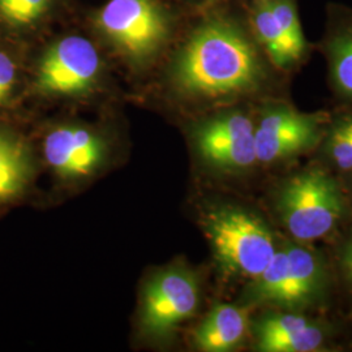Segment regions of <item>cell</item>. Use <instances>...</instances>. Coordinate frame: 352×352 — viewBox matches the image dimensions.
Here are the masks:
<instances>
[{"instance_id": "4fadbf2b", "label": "cell", "mask_w": 352, "mask_h": 352, "mask_svg": "<svg viewBox=\"0 0 352 352\" xmlns=\"http://www.w3.org/2000/svg\"><path fill=\"white\" fill-rule=\"evenodd\" d=\"M248 327L247 311L231 305L219 304L200 324L195 333L196 346L206 352H225L238 346Z\"/></svg>"}, {"instance_id": "3957f363", "label": "cell", "mask_w": 352, "mask_h": 352, "mask_svg": "<svg viewBox=\"0 0 352 352\" xmlns=\"http://www.w3.org/2000/svg\"><path fill=\"white\" fill-rule=\"evenodd\" d=\"M282 222L296 240L320 239L334 230L344 210L336 180L322 170L291 177L278 196Z\"/></svg>"}, {"instance_id": "d6986e66", "label": "cell", "mask_w": 352, "mask_h": 352, "mask_svg": "<svg viewBox=\"0 0 352 352\" xmlns=\"http://www.w3.org/2000/svg\"><path fill=\"white\" fill-rule=\"evenodd\" d=\"M325 334L314 324L291 331L274 340L258 343L257 347L264 352H309L315 351L324 343Z\"/></svg>"}, {"instance_id": "ac0fdd59", "label": "cell", "mask_w": 352, "mask_h": 352, "mask_svg": "<svg viewBox=\"0 0 352 352\" xmlns=\"http://www.w3.org/2000/svg\"><path fill=\"white\" fill-rule=\"evenodd\" d=\"M289 276V257L286 248L276 252L261 274L253 279L251 296L257 302L279 304Z\"/></svg>"}, {"instance_id": "9c48e42d", "label": "cell", "mask_w": 352, "mask_h": 352, "mask_svg": "<svg viewBox=\"0 0 352 352\" xmlns=\"http://www.w3.org/2000/svg\"><path fill=\"white\" fill-rule=\"evenodd\" d=\"M104 144L100 136L84 126H58L42 141L43 160L51 170L65 179L91 175L104 158Z\"/></svg>"}, {"instance_id": "8fae6325", "label": "cell", "mask_w": 352, "mask_h": 352, "mask_svg": "<svg viewBox=\"0 0 352 352\" xmlns=\"http://www.w3.org/2000/svg\"><path fill=\"white\" fill-rule=\"evenodd\" d=\"M34 160L25 136L0 120V212L20 201L30 188Z\"/></svg>"}, {"instance_id": "ba28073f", "label": "cell", "mask_w": 352, "mask_h": 352, "mask_svg": "<svg viewBox=\"0 0 352 352\" xmlns=\"http://www.w3.org/2000/svg\"><path fill=\"white\" fill-rule=\"evenodd\" d=\"M199 298V283L192 273L177 267L164 270L144 292L142 327L151 336L170 334L196 312Z\"/></svg>"}, {"instance_id": "277c9868", "label": "cell", "mask_w": 352, "mask_h": 352, "mask_svg": "<svg viewBox=\"0 0 352 352\" xmlns=\"http://www.w3.org/2000/svg\"><path fill=\"white\" fill-rule=\"evenodd\" d=\"M97 25L113 46L135 60L153 56L170 34V21L155 0H109Z\"/></svg>"}, {"instance_id": "8992f818", "label": "cell", "mask_w": 352, "mask_h": 352, "mask_svg": "<svg viewBox=\"0 0 352 352\" xmlns=\"http://www.w3.org/2000/svg\"><path fill=\"white\" fill-rule=\"evenodd\" d=\"M327 118L322 113H302L279 100L265 102L254 123L257 161L273 164L315 146Z\"/></svg>"}, {"instance_id": "5b68a950", "label": "cell", "mask_w": 352, "mask_h": 352, "mask_svg": "<svg viewBox=\"0 0 352 352\" xmlns=\"http://www.w3.org/2000/svg\"><path fill=\"white\" fill-rule=\"evenodd\" d=\"M101 58L94 45L80 36L52 43L34 65L30 88L41 96L74 97L89 91L98 80Z\"/></svg>"}, {"instance_id": "44dd1931", "label": "cell", "mask_w": 352, "mask_h": 352, "mask_svg": "<svg viewBox=\"0 0 352 352\" xmlns=\"http://www.w3.org/2000/svg\"><path fill=\"white\" fill-rule=\"evenodd\" d=\"M309 324H312V322L308 321L307 318H304L302 316L294 315V314L267 316V317H265L264 320L260 321V324L256 329L258 343L274 340V338L285 336L291 331L308 327Z\"/></svg>"}, {"instance_id": "6da1fadb", "label": "cell", "mask_w": 352, "mask_h": 352, "mask_svg": "<svg viewBox=\"0 0 352 352\" xmlns=\"http://www.w3.org/2000/svg\"><path fill=\"white\" fill-rule=\"evenodd\" d=\"M278 72L248 20L212 14L190 32L176 55L171 76L186 98L218 102L260 94L270 88Z\"/></svg>"}, {"instance_id": "30bf717a", "label": "cell", "mask_w": 352, "mask_h": 352, "mask_svg": "<svg viewBox=\"0 0 352 352\" xmlns=\"http://www.w3.org/2000/svg\"><path fill=\"white\" fill-rule=\"evenodd\" d=\"M320 49L327 58L331 87L352 101V7L330 3Z\"/></svg>"}, {"instance_id": "9a60e30c", "label": "cell", "mask_w": 352, "mask_h": 352, "mask_svg": "<svg viewBox=\"0 0 352 352\" xmlns=\"http://www.w3.org/2000/svg\"><path fill=\"white\" fill-rule=\"evenodd\" d=\"M52 0H0V38L11 41L34 30L50 12Z\"/></svg>"}, {"instance_id": "e0dca14e", "label": "cell", "mask_w": 352, "mask_h": 352, "mask_svg": "<svg viewBox=\"0 0 352 352\" xmlns=\"http://www.w3.org/2000/svg\"><path fill=\"white\" fill-rule=\"evenodd\" d=\"M269 3L295 59L302 64L309 55L311 45L302 29L298 0H269Z\"/></svg>"}, {"instance_id": "5bb4252c", "label": "cell", "mask_w": 352, "mask_h": 352, "mask_svg": "<svg viewBox=\"0 0 352 352\" xmlns=\"http://www.w3.org/2000/svg\"><path fill=\"white\" fill-rule=\"evenodd\" d=\"M247 20L256 41L279 72L287 74L300 65L282 34L269 0H253Z\"/></svg>"}, {"instance_id": "ffe728a7", "label": "cell", "mask_w": 352, "mask_h": 352, "mask_svg": "<svg viewBox=\"0 0 352 352\" xmlns=\"http://www.w3.org/2000/svg\"><path fill=\"white\" fill-rule=\"evenodd\" d=\"M327 151L338 167L352 168V115L340 116L333 123L327 138Z\"/></svg>"}, {"instance_id": "7402d4cb", "label": "cell", "mask_w": 352, "mask_h": 352, "mask_svg": "<svg viewBox=\"0 0 352 352\" xmlns=\"http://www.w3.org/2000/svg\"><path fill=\"white\" fill-rule=\"evenodd\" d=\"M340 265H342L344 277L352 286V239L347 243V245L343 250Z\"/></svg>"}, {"instance_id": "7c38bea8", "label": "cell", "mask_w": 352, "mask_h": 352, "mask_svg": "<svg viewBox=\"0 0 352 352\" xmlns=\"http://www.w3.org/2000/svg\"><path fill=\"white\" fill-rule=\"evenodd\" d=\"M289 276L278 305L298 309L315 302L325 286V273L314 252L302 247H287Z\"/></svg>"}, {"instance_id": "2e32d148", "label": "cell", "mask_w": 352, "mask_h": 352, "mask_svg": "<svg viewBox=\"0 0 352 352\" xmlns=\"http://www.w3.org/2000/svg\"><path fill=\"white\" fill-rule=\"evenodd\" d=\"M8 42L0 38V116L12 110L24 87L23 59Z\"/></svg>"}, {"instance_id": "7a4b0ae2", "label": "cell", "mask_w": 352, "mask_h": 352, "mask_svg": "<svg viewBox=\"0 0 352 352\" xmlns=\"http://www.w3.org/2000/svg\"><path fill=\"white\" fill-rule=\"evenodd\" d=\"M202 227L222 269L238 277H258L276 254L270 228L254 214L219 206L202 217Z\"/></svg>"}, {"instance_id": "52a82bcc", "label": "cell", "mask_w": 352, "mask_h": 352, "mask_svg": "<svg viewBox=\"0 0 352 352\" xmlns=\"http://www.w3.org/2000/svg\"><path fill=\"white\" fill-rule=\"evenodd\" d=\"M197 151L205 162L217 168L239 171L257 161L254 120L240 110L218 113L195 132Z\"/></svg>"}]
</instances>
